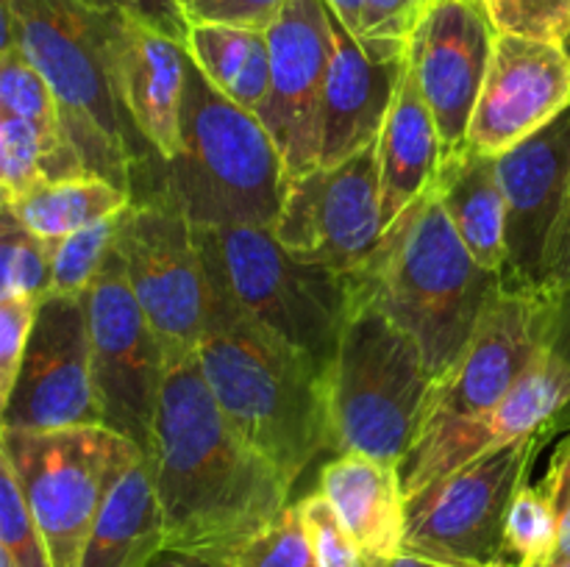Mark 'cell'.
Wrapping results in <instances>:
<instances>
[{
  "instance_id": "obj_22",
  "label": "cell",
  "mask_w": 570,
  "mask_h": 567,
  "mask_svg": "<svg viewBox=\"0 0 570 567\" xmlns=\"http://www.w3.org/2000/svg\"><path fill=\"white\" fill-rule=\"evenodd\" d=\"M326 495L367 556L404 550L406 493L401 465L367 454H334L321 470Z\"/></svg>"
},
{
  "instance_id": "obj_24",
  "label": "cell",
  "mask_w": 570,
  "mask_h": 567,
  "mask_svg": "<svg viewBox=\"0 0 570 567\" xmlns=\"http://www.w3.org/2000/svg\"><path fill=\"white\" fill-rule=\"evenodd\" d=\"M165 550V515L148 456L117 481L100 506L78 567H150Z\"/></svg>"
},
{
  "instance_id": "obj_3",
  "label": "cell",
  "mask_w": 570,
  "mask_h": 567,
  "mask_svg": "<svg viewBox=\"0 0 570 567\" xmlns=\"http://www.w3.org/2000/svg\"><path fill=\"white\" fill-rule=\"evenodd\" d=\"M356 298L376 306L423 350L438 378L454 367L499 292V272L484 270L462 245L434 187L384 231L376 253L351 272Z\"/></svg>"
},
{
  "instance_id": "obj_25",
  "label": "cell",
  "mask_w": 570,
  "mask_h": 567,
  "mask_svg": "<svg viewBox=\"0 0 570 567\" xmlns=\"http://www.w3.org/2000/svg\"><path fill=\"white\" fill-rule=\"evenodd\" d=\"M434 192L473 259L501 278L507 259V200L493 156L465 150L445 159Z\"/></svg>"
},
{
  "instance_id": "obj_20",
  "label": "cell",
  "mask_w": 570,
  "mask_h": 567,
  "mask_svg": "<svg viewBox=\"0 0 570 567\" xmlns=\"http://www.w3.org/2000/svg\"><path fill=\"white\" fill-rule=\"evenodd\" d=\"M189 53L181 39L134 20H117L111 83L122 117L150 156L170 161L181 148V111Z\"/></svg>"
},
{
  "instance_id": "obj_42",
  "label": "cell",
  "mask_w": 570,
  "mask_h": 567,
  "mask_svg": "<svg viewBox=\"0 0 570 567\" xmlns=\"http://www.w3.org/2000/svg\"><path fill=\"white\" fill-rule=\"evenodd\" d=\"M570 284V181L566 189V200H562L560 217L551 231L549 248H546L543 261V287L540 292H557V289Z\"/></svg>"
},
{
  "instance_id": "obj_43",
  "label": "cell",
  "mask_w": 570,
  "mask_h": 567,
  "mask_svg": "<svg viewBox=\"0 0 570 567\" xmlns=\"http://www.w3.org/2000/svg\"><path fill=\"white\" fill-rule=\"evenodd\" d=\"M549 295L546 311V350L570 367V284Z\"/></svg>"
},
{
  "instance_id": "obj_31",
  "label": "cell",
  "mask_w": 570,
  "mask_h": 567,
  "mask_svg": "<svg viewBox=\"0 0 570 567\" xmlns=\"http://www.w3.org/2000/svg\"><path fill=\"white\" fill-rule=\"evenodd\" d=\"M226 567H321L298 500H289L271 526L234 550Z\"/></svg>"
},
{
  "instance_id": "obj_33",
  "label": "cell",
  "mask_w": 570,
  "mask_h": 567,
  "mask_svg": "<svg viewBox=\"0 0 570 567\" xmlns=\"http://www.w3.org/2000/svg\"><path fill=\"white\" fill-rule=\"evenodd\" d=\"M0 567H53L11 467L0 459Z\"/></svg>"
},
{
  "instance_id": "obj_11",
  "label": "cell",
  "mask_w": 570,
  "mask_h": 567,
  "mask_svg": "<svg viewBox=\"0 0 570 567\" xmlns=\"http://www.w3.org/2000/svg\"><path fill=\"white\" fill-rule=\"evenodd\" d=\"M83 309L104 426L134 439L148 454L167 378V356L128 287L117 250H111L104 270L83 292Z\"/></svg>"
},
{
  "instance_id": "obj_14",
  "label": "cell",
  "mask_w": 570,
  "mask_h": 567,
  "mask_svg": "<svg viewBox=\"0 0 570 567\" xmlns=\"http://www.w3.org/2000/svg\"><path fill=\"white\" fill-rule=\"evenodd\" d=\"M495 31L484 0H429L404 59L438 122L443 161L468 150V128L493 59Z\"/></svg>"
},
{
  "instance_id": "obj_41",
  "label": "cell",
  "mask_w": 570,
  "mask_h": 567,
  "mask_svg": "<svg viewBox=\"0 0 570 567\" xmlns=\"http://www.w3.org/2000/svg\"><path fill=\"white\" fill-rule=\"evenodd\" d=\"M557 517V556H570V434L551 456L549 472L540 484Z\"/></svg>"
},
{
  "instance_id": "obj_23",
  "label": "cell",
  "mask_w": 570,
  "mask_h": 567,
  "mask_svg": "<svg viewBox=\"0 0 570 567\" xmlns=\"http://www.w3.org/2000/svg\"><path fill=\"white\" fill-rule=\"evenodd\" d=\"M440 167L443 142L438 122L404 59V76L379 137L384 231L438 183Z\"/></svg>"
},
{
  "instance_id": "obj_18",
  "label": "cell",
  "mask_w": 570,
  "mask_h": 567,
  "mask_svg": "<svg viewBox=\"0 0 570 567\" xmlns=\"http://www.w3.org/2000/svg\"><path fill=\"white\" fill-rule=\"evenodd\" d=\"M570 106V56L562 44L499 33L468 128V150L501 156Z\"/></svg>"
},
{
  "instance_id": "obj_35",
  "label": "cell",
  "mask_w": 570,
  "mask_h": 567,
  "mask_svg": "<svg viewBox=\"0 0 570 567\" xmlns=\"http://www.w3.org/2000/svg\"><path fill=\"white\" fill-rule=\"evenodd\" d=\"M495 31L538 42L566 44L570 33V0H490Z\"/></svg>"
},
{
  "instance_id": "obj_7",
  "label": "cell",
  "mask_w": 570,
  "mask_h": 567,
  "mask_svg": "<svg viewBox=\"0 0 570 567\" xmlns=\"http://www.w3.org/2000/svg\"><path fill=\"white\" fill-rule=\"evenodd\" d=\"M206 270L254 322L332 367L354 304L351 272L289 253L265 226L198 228Z\"/></svg>"
},
{
  "instance_id": "obj_44",
  "label": "cell",
  "mask_w": 570,
  "mask_h": 567,
  "mask_svg": "<svg viewBox=\"0 0 570 567\" xmlns=\"http://www.w3.org/2000/svg\"><path fill=\"white\" fill-rule=\"evenodd\" d=\"M367 567H465V565H451V561L432 559V556L401 550V554L395 556H367Z\"/></svg>"
},
{
  "instance_id": "obj_49",
  "label": "cell",
  "mask_w": 570,
  "mask_h": 567,
  "mask_svg": "<svg viewBox=\"0 0 570 567\" xmlns=\"http://www.w3.org/2000/svg\"><path fill=\"white\" fill-rule=\"evenodd\" d=\"M484 6H490V0H484Z\"/></svg>"
},
{
  "instance_id": "obj_40",
  "label": "cell",
  "mask_w": 570,
  "mask_h": 567,
  "mask_svg": "<svg viewBox=\"0 0 570 567\" xmlns=\"http://www.w3.org/2000/svg\"><path fill=\"white\" fill-rule=\"evenodd\" d=\"M81 3L100 14L142 22V26L187 42L189 26L181 14V0H81Z\"/></svg>"
},
{
  "instance_id": "obj_36",
  "label": "cell",
  "mask_w": 570,
  "mask_h": 567,
  "mask_svg": "<svg viewBox=\"0 0 570 567\" xmlns=\"http://www.w3.org/2000/svg\"><path fill=\"white\" fill-rule=\"evenodd\" d=\"M321 567H367V554L337 515L323 493H309L298 500Z\"/></svg>"
},
{
  "instance_id": "obj_2",
  "label": "cell",
  "mask_w": 570,
  "mask_h": 567,
  "mask_svg": "<svg viewBox=\"0 0 570 567\" xmlns=\"http://www.w3.org/2000/svg\"><path fill=\"white\" fill-rule=\"evenodd\" d=\"M212 304L198 365L239 437L295 487L323 450H332V367L289 348L250 320L209 276Z\"/></svg>"
},
{
  "instance_id": "obj_37",
  "label": "cell",
  "mask_w": 570,
  "mask_h": 567,
  "mask_svg": "<svg viewBox=\"0 0 570 567\" xmlns=\"http://www.w3.org/2000/svg\"><path fill=\"white\" fill-rule=\"evenodd\" d=\"M429 0H362L360 42L373 56H401Z\"/></svg>"
},
{
  "instance_id": "obj_29",
  "label": "cell",
  "mask_w": 570,
  "mask_h": 567,
  "mask_svg": "<svg viewBox=\"0 0 570 567\" xmlns=\"http://www.w3.org/2000/svg\"><path fill=\"white\" fill-rule=\"evenodd\" d=\"M0 265L3 292L14 298L45 300L53 287V245L31 231L9 203L0 217Z\"/></svg>"
},
{
  "instance_id": "obj_21",
  "label": "cell",
  "mask_w": 570,
  "mask_h": 567,
  "mask_svg": "<svg viewBox=\"0 0 570 567\" xmlns=\"http://www.w3.org/2000/svg\"><path fill=\"white\" fill-rule=\"evenodd\" d=\"M332 11V9H328ZM334 53L321 106L317 167H337L382 137L401 76L404 53L373 56L332 14Z\"/></svg>"
},
{
  "instance_id": "obj_34",
  "label": "cell",
  "mask_w": 570,
  "mask_h": 567,
  "mask_svg": "<svg viewBox=\"0 0 570 567\" xmlns=\"http://www.w3.org/2000/svg\"><path fill=\"white\" fill-rule=\"evenodd\" d=\"M117 220L120 217H111V220L70 233L53 245V287H50V295H83L92 287L109 253L115 250Z\"/></svg>"
},
{
  "instance_id": "obj_1",
  "label": "cell",
  "mask_w": 570,
  "mask_h": 567,
  "mask_svg": "<svg viewBox=\"0 0 570 567\" xmlns=\"http://www.w3.org/2000/svg\"><path fill=\"white\" fill-rule=\"evenodd\" d=\"M165 550L226 565L289 504L293 484L217 406L198 356L167 367L148 448Z\"/></svg>"
},
{
  "instance_id": "obj_4",
  "label": "cell",
  "mask_w": 570,
  "mask_h": 567,
  "mask_svg": "<svg viewBox=\"0 0 570 567\" xmlns=\"http://www.w3.org/2000/svg\"><path fill=\"white\" fill-rule=\"evenodd\" d=\"M156 161L161 195L198 228L265 226L282 211L287 167L259 115L217 92L189 59L181 148Z\"/></svg>"
},
{
  "instance_id": "obj_47",
  "label": "cell",
  "mask_w": 570,
  "mask_h": 567,
  "mask_svg": "<svg viewBox=\"0 0 570 567\" xmlns=\"http://www.w3.org/2000/svg\"><path fill=\"white\" fill-rule=\"evenodd\" d=\"M540 567H570V556H551L549 561H543Z\"/></svg>"
},
{
  "instance_id": "obj_8",
  "label": "cell",
  "mask_w": 570,
  "mask_h": 567,
  "mask_svg": "<svg viewBox=\"0 0 570 567\" xmlns=\"http://www.w3.org/2000/svg\"><path fill=\"white\" fill-rule=\"evenodd\" d=\"M142 456L134 439L109 426L0 434V459L20 484L53 567H78L100 506Z\"/></svg>"
},
{
  "instance_id": "obj_26",
  "label": "cell",
  "mask_w": 570,
  "mask_h": 567,
  "mask_svg": "<svg viewBox=\"0 0 570 567\" xmlns=\"http://www.w3.org/2000/svg\"><path fill=\"white\" fill-rule=\"evenodd\" d=\"M187 53L206 81L232 103L259 115L271 92L267 31L232 26H189Z\"/></svg>"
},
{
  "instance_id": "obj_19",
  "label": "cell",
  "mask_w": 570,
  "mask_h": 567,
  "mask_svg": "<svg viewBox=\"0 0 570 567\" xmlns=\"http://www.w3.org/2000/svg\"><path fill=\"white\" fill-rule=\"evenodd\" d=\"M507 200V259L501 287L540 292L551 231L570 181V106L554 122L495 156Z\"/></svg>"
},
{
  "instance_id": "obj_28",
  "label": "cell",
  "mask_w": 570,
  "mask_h": 567,
  "mask_svg": "<svg viewBox=\"0 0 570 567\" xmlns=\"http://www.w3.org/2000/svg\"><path fill=\"white\" fill-rule=\"evenodd\" d=\"M83 172L87 167L65 133L45 131L26 117L0 111V189L6 203L22 198L42 181Z\"/></svg>"
},
{
  "instance_id": "obj_6",
  "label": "cell",
  "mask_w": 570,
  "mask_h": 567,
  "mask_svg": "<svg viewBox=\"0 0 570 567\" xmlns=\"http://www.w3.org/2000/svg\"><path fill=\"white\" fill-rule=\"evenodd\" d=\"M438 384L421 345L354 295L328 376L332 454L401 465L426 428Z\"/></svg>"
},
{
  "instance_id": "obj_48",
  "label": "cell",
  "mask_w": 570,
  "mask_h": 567,
  "mask_svg": "<svg viewBox=\"0 0 570 567\" xmlns=\"http://www.w3.org/2000/svg\"><path fill=\"white\" fill-rule=\"evenodd\" d=\"M562 48H566V53L570 56V33H568V39H566V44H562Z\"/></svg>"
},
{
  "instance_id": "obj_32",
  "label": "cell",
  "mask_w": 570,
  "mask_h": 567,
  "mask_svg": "<svg viewBox=\"0 0 570 567\" xmlns=\"http://www.w3.org/2000/svg\"><path fill=\"white\" fill-rule=\"evenodd\" d=\"M507 556L515 567H540L557 550V517L540 487H523L507 515Z\"/></svg>"
},
{
  "instance_id": "obj_5",
  "label": "cell",
  "mask_w": 570,
  "mask_h": 567,
  "mask_svg": "<svg viewBox=\"0 0 570 567\" xmlns=\"http://www.w3.org/2000/svg\"><path fill=\"white\" fill-rule=\"evenodd\" d=\"M3 39H14L50 83L61 128L87 172L134 195L139 153L111 83V39L120 17L81 0H0Z\"/></svg>"
},
{
  "instance_id": "obj_38",
  "label": "cell",
  "mask_w": 570,
  "mask_h": 567,
  "mask_svg": "<svg viewBox=\"0 0 570 567\" xmlns=\"http://www.w3.org/2000/svg\"><path fill=\"white\" fill-rule=\"evenodd\" d=\"M42 300L0 295V404L9 398Z\"/></svg>"
},
{
  "instance_id": "obj_9",
  "label": "cell",
  "mask_w": 570,
  "mask_h": 567,
  "mask_svg": "<svg viewBox=\"0 0 570 567\" xmlns=\"http://www.w3.org/2000/svg\"><path fill=\"white\" fill-rule=\"evenodd\" d=\"M557 428L495 448L406 498L404 550L465 567H512L507 515Z\"/></svg>"
},
{
  "instance_id": "obj_16",
  "label": "cell",
  "mask_w": 570,
  "mask_h": 567,
  "mask_svg": "<svg viewBox=\"0 0 570 567\" xmlns=\"http://www.w3.org/2000/svg\"><path fill=\"white\" fill-rule=\"evenodd\" d=\"M546 292H512L499 287L462 356L440 378L423 434L456 417L488 411L507 398L546 354Z\"/></svg>"
},
{
  "instance_id": "obj_12",
  "label": "cell",
  "mask_w": 570,
  "mask_h": 567,
  "mask_svg": "<svg viewBox=\"0 0 570 567\" xmlns=\"http://www.w3.org/2000/svg\"><path fill=\"white\" fill-rule=\"evenodd\" d=\"M273 233L301 259L362 270L384 237L379 139L343 165L287 178Z\"/></svg>"
},
{
  "instance_id": "obj_15",
  "label": "cell",
  "mask_w": 570,
  "mask_h": 567,
  "mask_svg": "<svg viewBox=\"0 0 570 567\" xmlns=\"http://www.w3.org/2000/svg\"><path fill=\"white\" fill-rule=\"evenodd\" d=\"M271 92L259 120L276 139L287 178L317 167L321 106L334 53L332 11L326 0H289L267 28Z\"/></svg>"
},
{
  "instance_id": "obj_17",
  "label": "cell",
  "mask_w": 570,
  "mask_h": 567,
  "mask_svg": "<svg viewBox=\"0 0 570 567\" xmlns=\"http://www.w3.org/2000/svg\"><path fill=\"white\" fill-rule=\"evenodd\" d=\"M568 411L570 367L546 350L510 395L488 411L456 417L417 439L410 456L401 461L406 498L490 450L504 448L543 428H560Z\"/></svg>"
},
{
  "instance_id": "obj_10",
  "label": "cell",
  "mask_w": 570,
  "mask_h": 567,
  "mask_svg": "<svg viewBox=\"0 0 570 567\" xmlns=\"http://www.w3.org/2000/svg\"><path fill=\"white\" fill-rule=\"evenodd\" d=\"M115 250L167 367L198 356L212 304L198 226L161 195H145L117 220Z\"/></svg>"
},
{
  "instance_id": "obj_39",
  "label": "cell",
  "mask_w": 570,
  "mask_h": 567,
  "mask_svg": "<svg viewBox=\"0 0 570 567\" xmlns=\"http://www.w3.org/2000/svg\"><path fill=\"white\" fill-rule=\"evenodd\" d=\"M289 0H181L187 26H232L267 31Z\"/></svg>"
},
{
  "instance_id": "obj_50",
  "label": "cell",
  "mask_w": 570,
  "mask_h": 567,
  "mask_svg": "<svg viewBox=\"0 0 570 567\" xmlns=\"http://www.w3.org/2000/svg\"><path fill=\"white\" fill-rule=\"evenodd\" d=\"M512 567H515V565H512Z\"/></svg>"
},
{
  "instance_id": "obj_45",
  "label": "cell",
  "mask_w": 570,
  "mask_h": 567,
  "mask_svg": "<svg viewBox=\"0 0 570 567\" xmlns=\"http://www.w3.org/2000/svg\"><path fill=\"white\" fill-rule=\"evenodd\" d=\"M326 6L332 9V14L360 39L362 31V0H326Z\"/></svg>"
},
{
  "instance_id": "obj_46",
  "label": "cell",
  "mask_w": 570,
  "mask_h": 567,
  "mask_svg": "<svg viewBox=\"0 0 570 567\" xmlns=\"http://www.w3.org/2000/svg\"><path fill=\"white\" fill-rule=\"evenodd\" d=\"M150 567H226V565L198 559V556H189V554H178V550H161Z\"/></svg>"
},
{
  "instance_id": "obj_13",
  "label": "cell",
  "mask_w": 570,
  "mask_h": 567,
  "mask_svg": "<svg viewBox=\"0 0 570 567\" xmlns=\"http://www.w3.org/2000/svg\"><path fill=\"white\" fill-rule=\"evenodd\" d=\"M0 406L3 428L104 426L83 295H48L39 304L17 381Z\"/></svg>"
},
{
  "instance_id": "obj_27",
  "label": "cell",
  "mask_w": 570,
  "mask_h": 567,
  "mask_svg": "<svg viewBox=\"0 0 570 567\" xmlns=\"http://www.w3.org/2000/svg\"><path fill=\"white\" fill-rule=\"evenodd\" d=\"M131 203L134 195L128 189L117 187L109 178L83 172L59 181H42L9 206L37 237L56 245L70 233L120 217Z\"/></svg>"
},
{
  "instance_id": "obj_30",
  "label": "cell",
  "mask_w": 570,
  "mask_h": 567,
  "mask_svg": "<svg viewBox=\"0 0 570 567\" xmlns=\"http://www.w3.org/2000/svg\"><path fill=\"white\" fill-rule=\"evenodd\" d=\"M0 111L26 117L45 131L65 133L53 89L14 39H0Z\"/></svg>"
}]
</instances>
